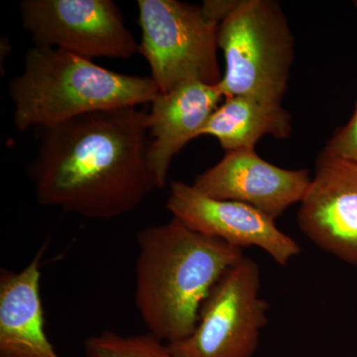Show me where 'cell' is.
Masks as SVG:
<instances>
[{"label":"cell","instance_id":"obj_1","mask_svg":"<svg viewBox=\"0 0 357 357\" xmlns=\"http://www.w3.org/2000/svg\"><path fill=\"white\" fill-rule=\"evenodd\" d=\"M124 107L35 128L27 174L41 206L88 220L135 211L158 189L149 163L148 112Z\"/></svg>","mask_w":357,"mask_h":357},{"label":"cell","instance_id":"obj_2","mask_svg":"<svg viewBox=\"0 0 357 357\" xmlns=\"http://www.w3.org/2000/svg\"><path fill=\"white\" fill-rule=\"evenodd\" d=\"M135 305L148 333L167 344L189 337L206 298L243 249L173 218L136 236Z\"/></svg>","mask_w":357,"mask_h":357},{"label":"cell","instance_id":"obj_3","mask_svg":"<svg viewBox=\"0 0 357 357\" xmlns=\"http://www.w3.org/2000/svg\"><path fill=\"white\" fill-rule=\"evenodd\" d=\"M8 95L20 131L52 126L89 112L152 103L160 95L151 77L121 74L69 52L30 47L24 69Z\"/></svg>","mask_w":357,"mask_h":357},{"label":"cell","instance_id":"obj_4","mask_svg":"<svg viewBox=\"0 0 357 357\" xmlns=\"http://www.w3.org/2000/svg\"><path fill=\"white\" fill-rule=\"evenodd\" d=\"M225 57L218 84L225 98L252 96L282 102L294 61V37L274 0H237L218 30Z\"/></svg>","mask_w":357,"mask_h":357},{"label":"cell","instance_id":"obj_5","mask_svg":"<svg viewBox=\"0 0 357 357\" xmlns=\"http://www.w3.org/2000/svg\"><path fill=\"white\" fill-rule=\"evenodd\" d=\"M138 53L147 61L160 93L190 83L218 84V30L222 20L208 1L139 0Z\"/></svg>","mask_w":357,"mask_h":357},{"label":"cell","instance_id":"obj_6","mask_svg":"<svg viewBox=\"0 0 357 357\" xmlns=\"http://www.w3.org/2000/svg\"><path fill=\"white\" fill-rule=\"evenodd\" d=\"M261 270L244 255L222 275L206 298L194 332L168 344L175 357H253L268 325L260 295Z\"/></svg>","mask_w":357,"mask_h":357},{"label":"cell","instance_id":"obj_7","mask_svg":"<svg viewBox=\"0 0 357 357\" xmlns=\"http://www.w3.org/2000/svg\"><path fill=\"white\" fill-rule=\"evenodd\" d=\"M21 22L34 46L93 61L129 59L139 44L112 0H23Z\"/></svg>","mask_w":357,"mask_h":357},{"label":"cell","instance_id":"obj_8","mask_svg":"<svg viewBox=\"0 0 357 357\" xmlns=\"http://www.w3.org/2000/svg\"><path fill=\"white\" fill-rule=\"evenodd\" d=\"M166 206L190 229L241 249H262L281 266L302 251L300 244L262 211L239 202L211 198L192 185L173 182Z\"/></svg>","mask_w":357,"mask_h":357},{"label":"cell","instance_id":"obj_9","mask_svg":"<svg viewBox=\"0 0 357 357\" xmlns=\"http://www.w3.org/2000/svg\"><path fill=\"white\" fill-rule=\"evenodd\" d=\"M297 220L314 245L357 266V164L319 155Z\"/></svg>","mask_w":357,"mask_h":357},{"label":"cell","instance_id":"obj_10","mask_svg":"<svg viewBox=\"0 0 357 357\" xmlns=\"http://www.w3.org/2000/svg\"><path fill=\"white\" fill-rule=\"evenodd\" d=\"M311 181L307 169L280 168L255 149H239L197 176L192 185L211 198L248 204L276 220L302 202Z\"/></svg>","mask_w":357,"mask_h":357},{"label":"cell","instance_id":"obj_11","mask_svg":"<svg viewBox=\"0 0 357 357\" xmlns=\"http://www.w3.org/2000/svg\"><path fill=\"white\" fill-rule=\"evenodd\" d=\"M225 100L218 84L190 83L161 93L148 112L150 147L148 163L158 189L167 184L174 158L202 131Z\"/></svg>","mask_w":357,"mask_h":357},{"label":"cell","instance_id":"obj_12","mask_svg":"<svg viewBox=\"0 0 357 357\" xmlns=\"http://www.w3.org/2000/svg\"><path fill=\"white\" fill-rule=\"evenodd\" d=\"M48 241L21 271L0 270V357H62L47 335L40 294Z\"/></svg>","mask_w":357,"mask_h":357},{"label":"cell","instance_id":"obj_13","mask_svg":"<svg viewBox=\"0 0 357 357\" xmlns=\"http://www.w3.org/2000/svg\"><path fill=\"white\" fill-rule=\"evenodd\" d=\"M292 117L281 102L252 96L225 98L206 124L201 136H213L225 152L255 149L264 136L287 139L292 134Z\"/></svg>","mask_w":357,"mask_h":357},{"label":"cell","instance_id":"obj_14","mask_svg":"<svg viewBox=\"0 0 357 357\" xmlns=\"http://www.w3.org/2000/svg\"><path fill=\"white\" fill-rule=\"evenodd\" d=\"M86 357H175L168 344L149 333L123 335L105 331L84 342Z\"/></svg>","mask_w":357,"mask_h":357},{"label":"cell","instance_id":"obj_15","mask_svg":"<svg viewBox=\"0 0 357 357\" xmlns=\"http://www.w3.org/2000/svg\"><path fill=\"white\" fill-rule=\"evenodd\" d=\"M323 152L357 164V102L351 119L335 131Z\"/></svg>","mask_w":357,"mask_h":357},{"label":"cell","instance_id":"obj_16","mask_svg":"<svg viewBox=\"0 0 357 357\" xmlns=\"http://www.w3.org/2000/svg\"><path fill=\"white\" fill-rule=\"evenodd\" d=\"M354 6H356V8H357V0H356V1H354Z\"/></svg>","mask_w":357,"mask_h":357}]
</instances>
